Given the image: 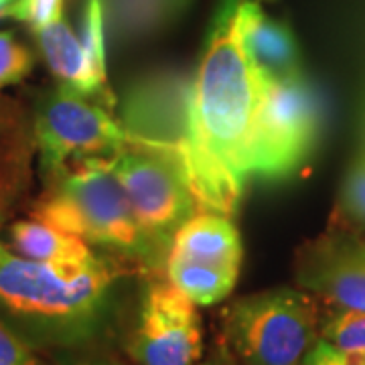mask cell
Returning a JSON list of instances; mask_svg holds the SVG:
<instances>
[{
  "instance_id": "cell-15",
  "label": "cell",
  "mask_w": 365,
  "mask_h": 365,
  "mask_svg": "<svg viewBox=\"0 0 365 365\" xmlns=\"http://www.w3.org/2000/svg\"><path fill=\"white\" fill-rule=\"evenodd\" d=\"M182 0H112L118 26L126 33H146L169 21Z\"/></svg>"
},
{
  "instance_id": "cell-11",
  "label": "cell",
  "mask_w": 365,
  "mask_h": 365,
  "mask_svg": "<svg viewBox=\"0 0 365 365\" xmlns=\"http://www.w3.org/2000/svg\"><path fill=\"white\" fill-rule=\"evenodd\" d=\"M169 256L240 270L242 242L227 215L197 211L177 230Z\"/></svg>"
},
{
  "instance_id": "cell-19",
  "label": "cell",
  "mask_w": 365,
  "mask_h": 365,
  "mask_svg": "<svg viewBox=\"0 0 365 365\" xmlns=\"http://www.w3.org/2000/svg\"><path fill=\"white\" fill-rule=\"evenodd\" d=\"M0 16L23 21L37 33L63 19V0H13L0 11Z\"/></svg>"
},
{
  "instance_id": "cell-8",
  "label": "cell",
  "mask_w": 365,
  "mask_h": 365,
  "mask_svg": "<svg viewBox=\"0 0 365 365\" xmlns=\"http://www.w3.org/2000/svg\"><path fill=\"white\" fill-rule=\"evenodd\" d=\"M203 353V327L197 304L167 282L144 294L132 355L140 365H197Z\"/></svg>"
},
{
  "instance_id": "cell-5",
  "label": "cell",
  "mask_w": 365,
  "mask_h": 365,
  "mask_svg": "<svg viewBox=\"0 0 365 365\" xmlns=\"http://www.w3.org/2000/svg\"><path fill=\"white\" fill-rule=\"evenodd\" d=\"M41 170L55 177L83 158H110L130 148V134L112 116L110 106L59 86L41 104L35 120Z\"/></svg>"
},
{
  "instance_id": "cell-13",
  "label": "cell",
  "mask_w": 365,
  "mask_h": 365,
  "mask_svg": "<svg viewBox=\"0 0 365 365\" xmlns=\"http://www.w3.org/2000/svg\"><path fill=\"white\" fill-rule=\"evenodd\" d=\"M14 250L29 260L47 264H90L98 260L88 242L39 222H16L11 227Z\"/></svg>"
},
{
  "instance_id": "cell-3",
  "label": "cell",
  "mask_w": 365,
  "mask_h": 365,
  "mask_svg": "<svg viewBox=\"0 0 365 365\" xmlns=\"http://www.w3.org/2000/svg\"><path fill=\"white\" fill-rule=\"evenodd\" d=\"M116 270L102 258L90 264H47L23 258L0 242V304L59 331H81L96 319Z\"/></svg>"
},
{
  "instance_id": "cell-26",
  "label": "cell",
  "mask_w": 365,
  "mask_h": 365,
  "mask_svg": "<svg viewBox=\"0 0 365 365\" xmlns=\"http://www.w3.org/2000/svg\"><path fill=\"white\" fill-rule=\"evenodd\" d=\"M201 365H225L223 361H207V364H201Z\"/></svg>"
},
{
  "instance_id": "cell-7",
  "label": "cell",
  "mask_w": 365,
  "mask_h": 365,
  "mask_svg": "<svg viewBox=\"0 0 365 365\" xmlns=\"http://www.w3.org/2000/svg\"><path fill=\"white\" fill-rule=\"evenodd\" d=\"M112 170L146 235L169 252L182 223L197 213L181 165L160 153L126 148L110 157Z\"/></svg>"
},
{
  "instance_id": "cell-24",
  "label": "cell",
  "mask_w": 365,
  "mask_h": 365,
  "mask_svg": "<svg viewBox=\"0 0 365 365\" xmlns=\"http://www.w3.org/2000/svg\"><path fill=\"white\" fill-rule=\"evenodd\" d=\"M4 207H6V205L0 201V222H2V217H4Z\"/></svg>"
},
{
  "instance_id": "cell-18",
  "label": "cell",
  "mask_w": 365,
  "mask_h": 365,
  "mask_svg": "<svg viewBox=\"0 0 365 365\" xmlns=\"http://www.w3.org/2000/svg\"><path fill=\"white\" fill-rule=\"evenodd\" d=\"M341 225L365 235V155L349 170L339 201Z\"/></svg>"
},
{
  "instance_id": "cell-10",
  "label": "cell",
  "mask_w": 365,
  "mask_h": 365,
  "mask_svg": "<svg viewBox=\"0 0 365 365\" xmlns=\"http://www.w3.org/2000/svg\"><path fill=\"white\" fill-rule=\"evenodd\" d=\"M237 33L250 63L264 83L302 76L300 51L288 25L270 19L258 2H234Z\"/></svg>"
},
{
  "instance_id": "cell-23",
  "label": "cell",
  "mask_w": 365,
  "mask_h": 365,
  "mask_svg": "<svg viewBox=\"0 0 365 365\" xmlns=\"http://www.w3.org/2000/svg\"><path fill=\"white\" fill-rule=\"evenodd\" d=\"M11 126H14L13 118L6 116V108H0V146L6 143H11V138H6V130H11ZM6 160H11V157H4V155H0V165L2 163H6ZM9 197L11 193L4 189V185L0 182V201L6 205L9 203Z\"/></svg>"
},
{
  "instance_id": "cell-12",
  "label": "cell",
  "mask_w": 365,
  "mask_h": 365,
  "mask_svg": "<svg viewBox=\"0 0 365 365\" xmlns=\"http://www.w3.org/2000/svg\"><path fill=\"white\" fill-rule=\"evenodd\" d=\"M39 47L53 76L61 81L69 90L78 91L86 98H104L106 104H112L114 100L108 98L104 91L98 88L96 79L91 76L90 61L83 49V43L66 19H59L57 23L37 31Z\"/></svg>"
},
{
  "instance_id": "cell-21",
  "label": "cell",
  "mask_w": 365,
  "mask_h": 365,
  "mask_svg": "<svg viewBox=\"0 0 365 365\" xmlns=\"http://www.w3.org/2000/svg\"><path fill=\"white\" fill-rule=\"evenodd\" d=\"M302 365H365V355L343 351L325 339H319Z\"/></svg>"
},
{
  "instance_id": "cell-9",
  "label": "cell",
  "mask_w": 365,
  "mask_h": 365,
  "mask_svg": "<svg viewBox=\"0 0 365 365\" xmlns=\"http://www.w3.org/2000/svg\"><path fill=\"white\" fill-rule=\"evenodd\" d=\"M297 280L333 311H365V235L333 222L299 250Z\"/></svg>"
},
{
  "instance_id": "cell-17",
  "label": "cell",
  "mask_w": 365,
  "mask_h": 365,
  "mask_svg": "<svg viewBox=\"0 0 365 365\" xmlns=\"http://www.w3.org/2000/svg\"><path fill=\"white\" fill-rule=\"evenodd\" d=\"M321 339L343 351L365 355V311H333L321 327Z\"/></svg>"
},
{
  "instance_id": "cell-4",
  "label": "cell",
  "mask_w": 365,
  "mask_h": 365,
  "mask_svg": "<svg viewBox=\"0 0 365 365\" xmlns=\"http://www.w3.org/2000/svg\"><path fill=\"white\" fill-rule=\"evenodd\" d=\"M223 331L244 365H302L319 341V309L304 290H266L232 302Z\"/></svg>"
},
{
  "instance_id": "cell-27",
  "label": "cell",
  "mask_w": 365,
  "mask_h": 365,
  "mask_svg": "<svg viewBox=\"0 0 365 365\" xmlns=\"http://www.w3.org/2000/svg\"><path fill=\"white\" fill-rule=\"evenodd\" d=\"M83 365H88V364H83Z\"/></svg>"
},
{
  "instance_id": "cell-20",
  "label": "cell",
  "mask_w": 365,
  "mask_h": 365,
  "mask_svg": "<svg viewBox=\"0 0 365 365\" xmlns=\"http://www.w3.org/2000/svg\"><path fill=\"white\" fill-rule=\"evenodd\" d=\"M33 69V55L14 39L13 33L0 31V90L19 83Z\"/></svg>"
},
{
  "instance_id": "cell-6",
  "label": "cell",
  "mask_w": 365,
  "mask_h": 365,
  "mask_svg": "<svg viewBox=\"0 0 365 365\" xmlns=\"http://www.w3.org/2000/svg\"><path fill=\"white\" fill-rule=\"evenodd\" d=\"M321 102L304 76L264 83L252 175L282 179L313 153L321 134Z\"/></svg>"
},
{
  "instance_id": "cell-22",
  "label": "cell",
  "mask_w": 365,
  "mask_h": 365,
  "mask_svg": "<svg viewBox=\"0 0 365 365\" xmlns=\"http://www.w3.org/2000/svg\"><path fill=\"white\" fill-rule=\"evenodd\" d=\"M0 365H37L33 351L11 329L0 323Z\"/></svg>"
},
{
  "instance_id": "cell-1",
  "label": "cell",
  "mask_w": 365,
  "mask_h": 365,
  "mask_svg": "<svg viewBox=\"0 0 365 365\" xmlns=\"http://www.w3.org/2000/svg\"><path fill=\"white\" fill-rule=\"evenodd\" d=\"M264 81L237 33L234 4L220 14L189 91L187 130L179 153L197 211L232 215L244 195Z\"/></svg>"
},
{
  "instance_id": "cell-16",
  "label": "cell",
  "mask_w": 365,
  "mask_h": 365,
  "mask_svg": "<svg viewBox=\"0 0 365 365\" xmlns=\"http://www.w3.org/2000/svg\"><path fill=\"white\" fill-rule=\"evenodd\" d=\"M81 43L88 55L91 67V76L96 79L98 88L108 98L110 90L106 83V47H104V0H86L83 11V26H81Z\"/></svg>"
},
{
  "instance_id": "cell-25",
  "label": "cell",
  "mask_w": 365,
  "mask_h": 365,
  "mask_svg": "<svg viewBox=\"0 0 365 365\" xmlns=\"http://www.w3.org/2000/svg\"><path fill=\"white\" fill-rule=\"evenodd\" d=\"M9 2H13V0H0V11H2V9H4V6L9 4Z\"/></svg>"
},
{
  "instance_id": "cell-2",
  "label": "cell",
  "mask_w": 365,
  "mask_h": 365,
  "mask_svg": "<svg viewBox=\"0 0 365 365\" xmlns=\"http://www.w3.org/2000/svg\"><path fill=\"white\" fill-rule=\"evenodd\" d=\"M53 179L55 187L39 203L35 220L148 266L163 260L165 250L140 227L110 158L71 163Z\"/></svg>"
},
{
  "instance_id": "cell-14",
  "label": "cell",
  "mask_w": 365,
  "mask_h": 365,
  "mask_svg": "<svg viewBox=\"0 0 365 365\" xmlns=\"http://www.w3.org/2000/svg\"><path fill=\"white\" fill-rule=\"evenodd\" d=\"M237 268L167 256V280L197 307H211L227 299L237 282Z\"/></svg>"
}]
</instances>
